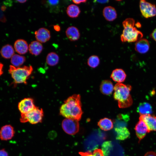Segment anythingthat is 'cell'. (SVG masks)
I'll return each mask as SVG.
<instances>
[{"instance_id": "6da1fadb", "label": "cell", "mask_w": 156, "mask_h": 156, "mask_svg": "<svg viewBox=\"0 0 156 156\" xmlns=\"http://www.w3.org/2000/svg\"><path fill=\"white\" fill-rule=\"evenodd\" d=\"M60 114L66 118L79 120L83 114L80 95L74 94L65 100L60 107Z\"/></svg>"}, {"instance_id": "7a4b0ae2", "label": "cell", "mask_w": 156, "mask_h": 156, "mask_svg": "<svg viewBox=\"0 0 156 156\" xmlns=\"http://www.w3.org/2000/svg\"><path fill=\"white\" fill-rule=\"evenodd\" d=\"M132 89L130 85L117 83L114 87V98L118 102L119 108H123L130 106L133 100L130 94Z\"/></svg>"}, {"instance_id": "3957f363", "label": "cell", "mask_w": 156, "mask_h": 156, "mask_svg": "<svg viewBox=\"0 0 156 156\" xmlns=\"http://www.w3.org/2000/svg\"><path fill=\"white\" fill-rule=\"evenodd\" d=\"M135 21L133 18L125 19L122 22L124 29L120 36L122 42H136L141 39L142 33L134 27Z\"/></svg>"}, {"instance_id": "277c9868", "label": "cell", "mask_w": 156, "mask_h": 156, "mask_svg": "<svg viewBox=\"0 0 156 156\" xmlns=\"http://www.w3.org/2000/svg\"><path fill=\"white\" fill-rule=\"evenodd\" d=\"M33 68L31 66L16 67L10 66L9 72L14 80V84L24 83L26 84L27 80L31 74Z\"/></svg>"}, {"instance_id": "5b68a950", "label": "cell", "mask_w": 156, "mask_h": 156, "mask_svg": "<svg viewBox=\"0 0 156 156\" xmlns=\"http://www.w3.org/2000/svg\"><path fill=\"white\" fill-rule=\"evenodd\" d=\"M101 150L104 156H125L121 146L113 141L104 142L102 145Z\"/></svg>"}, {"instance_id": "8992f818", "label": "cell", "mask_w": 156, "mask_h": 156, "mask_svg": "<svg viewBox=\"0 0 156 156\" xmlns=\"http://www.w3.org/2000/svg\"><path fill=\"white\" fill-rule=\"evenodd\" d=\"M44 116V112L42 109L36 107L31 111L25 114H21L20 122L22 123L28 122L32 124H35L42 122Z\"/></svg>"}, {"instance_id": "52a82bcc", "label": "cell", "mask_w": 156, "mask_h": 156, "mask_svg": "<svg viewBox=\"0 0 156 156\" xmlns=\"http://www.w3.org/2000/svg\"><path fill=\"white\" fill-rule=\"evenodd\" d=\"M62 126L64 131L70 135L76 134L79 129L78 121L70 118L64 119L62 122Z\"/></svg>"}, {"instance_id": "ba28073f", "label": "cell", "mask_w": 156, "mask_h": 156, "mask_svg": "<svg viewBox=\"0 0 156 156\" xmlns=\"http://www.w3.org/2000/svg\"><path fill=\"white\" fill-rule=\"evenodd\" d=\"M140 7L143 16L148 18L156 16V6L145 0H141Z\"/></svg>"}, {"instance_id": "9c48e42d", "label": "cell", "mask_w": 156, "mask_h": 156, "mask_svg": "<svg viewBox=\"0 0 156 156\" xmlns=\"http://www.w3.org/2000/svg\"><path fill=\"white\" fill-rule=\"evenodd\" d=\"M33 99L31 98H25L21 101L18 105L21 114L27 113L34 109L36 107Z\"/></svg>"}, {"instance_id": "30bf717a", "label": "cell", "mask_w": 156, "mask_h": 156, "mask_svg": "<svg viewBox=\"0 0 156 156\" xmlns=\"http://www.w3.org/2000/svg\"><path fill=\"white\" fill-rule=\"evenodd\" d=\"M135 130L139 141L143 139L147 133L150 132L145 122L140 119L135 126Z\"/></svg>"}, {"instance_id": "8fae6325", "label": "cell", "mask_w": 156, "mask_h": 156, "mask_svg": "<svg viewBox=\"0 0 156 156\" xmlns=\"http://www.w3.org/2000/svg\"><path fill=\"white\" fill-rule=\"evenodd\" d=\"M35 34L37 41L41 43L46 42L49 40L51 38L50 31L45 28H39L35 32Z\"/></svg>"}, {"instance_id": "7c38bea8", "label": "cell", "mask_w": 156, "mask_h": 156, "mask_svg": "<svg viewBox=\"0 0 156 156\" xmlns=\"http://www.w3.org/2000/svg\"><path fill=\"white\" fill-rule=\"evenodd\" d=\"M15 133L14 129L10 125L2 127L0 131V138L2 140H7L12 139Z\"/></svg>"}, {"instance_id": "4fadbf2b", "label": "cell", "mask_w": 156, "mask_h": 156, "mask_svg": "<svg viewBox=\"0 0 156 156\" xmlns=\"http://www.w3.org/2000/svg\"><path fill=\"white\" fill-rule=\"evenodd\" d=\"M139 119L145 122L150 131H156V116L151 114L140 115Z\"/></svg>"}, {"instance_id": "5bb4252c", "label": "cell", "mask_w": 156, "mask_h": 156, "mask_svg": "<svg viewBox=\"0 0 156 156\" xmlns=\"http://www.w3.org/2000/svg\"><path fill=\"white\" fill-rule=\"evenodd\" d=\"M15 51L20 54H24L29 50V46L26 41L22 39H19L15 41L14 44Z\"/></svg>"}, {"instance_id": "9a60e30c", "label": "cell", "mask_w": 156, "mask_h": 156, "mask_svg": "<svg viewBox=\"0 0 156 156\" xmlns=\"http://www.w3.org/2000/svg\"><path fill=\"white\" fill-rule=\"evenodd\" d=\"M103 14L105 19L109 21H113L117 17L116 11L115 9L112 6L105 7L103 9Z\"/></svg>"}, {"instance_id": "2e32d148", "label": "cell", "mask_w": 156, "mask_h": 156, "mask_svg": "<svg viewBox=\"0 0 156 156\" xmlns=\"http://www.w3.org/2000/svg\"><path fill=\"white\" fill-rule=\"evenodd\" d=\"M149 43L147 39H141L137 41L135 45V50L140 53H147L149 49Z\"/></svg>"}, {"instance_id": "e0dca14e", "label": "cell", "mask_w": 156, "mask_h": 156, "mask_svg": "<svg viewBox=\"0 0 156 156\" xmlns=\"http://www.w3.org/2000/svg\"><path fill=\"white\" fill-rule=\"evenodd\" d=\"M114 87L111 81L109 80H104L101 82L100 90L103 94L109 95L112 94L114 90Z\"/></svg>"}, {"instance_id": "ac0fdd59", "label": "cell", "mask_w": 156, "mask_h": 156, "mask_svg": "<svg viewBox=\"0 0 156 156\" xmlns=\"http://www.w3.org/2000/svg\"><path fill=\"white\" fill-rule=\"evenodd\" d=\"M126 77L125 71L121 69L117 68L113 70L111 74V77L118 83L124 81Z\"/></svg>"}, {"instance_id": "d6986e66", "label": "cell", "mask_w": 156, "mask_h": 156, "mask_svg": "<svg viewBox=\"0 0 156 156\" xmlns=\"http://www.w3.org/2000/svg\"><path fill=\"white\" fill-rule=\"evenodd\" d=\"M66 34L68 38L71 41L77 40L80 36L78 29L76 27L71 26L68 27L66 30Z\"/></svg>"}, {"instance_id": "ffe728a7", "label": "cell", "mask_w": 156, "mask_h": 156, "mask_svg": "<svg viewBox=\"0 0 156 156\" xmlns=\"http://www.w3.org/2000/svg\"><path fill=\"white\" fill-rule=\"evenodd\" d=\"M43 49V47L41 43L37 40L31 42L29 45V53L35 56L39 55Z\"/></svg>"}, {"instance_id": "44dd1931", "label": "cell", "mask_w": 156, "mask_h": 156, "mask_svg": "<svg viewBox=\"0 0 156 156\" xmlns=\"http://www.w3.org/2000/svg\"><path fill=\"white\" fill-rule=\"evenodd\" d=\"M114 130L116 134V139L119 140H124L129 136L130 133L126 127H116Z\"/></svg>"}, {"instance_id": "7402d4cb", "label": "cell", "mask_w": 156, "mask_h": 156, "mask_svg": "<svg viewBox=\"0 0 156 156\" xmlns=\"http://www.w3.org/2000/svg\"><path fill=\"white\" fill-rule=\"evenodd\" d=\"M98 125L101 129L105 131L110 130L113 127L112 120L107 118L100 119L98 123Z\"/></svg>"}, {"instance_id": "603a6c76", "label": "cell", "mask_w": 156, "mask_h": 156, "mask_svg": "<svg viewBox=\"0 0 156 156\" xmlns=\"http://www.w3.org/2000/svg\"><path fill=\"white\" fill-rule=\"evenodd\" d=\"M137 112L140 115L151 114L152 112L151 105L146 102L140 103L137 109Z\"/></svg>"}, {"instance_id": "cb8c5ba5", "label": "cell", "mask_w": 156, "mask_h": 156, "mask_svg": "<svg viewBox=\"0 0 156 156\" xmlns=\"http://www.w3.org/2000/svg\"><path fill=\"white\" fill-rule=\"evenodd\" d=\"M66 12L69 17L71 18H76L80 14L81 10L77 5L71 4L69 5L67 8Z\"/></svg>"}, {"instance_id": "d4e9b609", "label": "cell", "mask_w": 156, "mask_h": 156, "mask_svg": "<svg viewBox=\"0 0 156 156\" xmlns=\"http://www.w3.org/2000/svg\"><path fill=\"white\" fill-rule=\"evenodd\" d=\"M0 53L3 57L5 59H9L14 55V50L11 45L6 44L1 48Z\"/></svg>"}, {"instance_id": "484cf974", "label": "cell", "mask_w": 156, "mask_h": 156, "mask_svg": "<svg viewBox=\"0 0 156 156\" xmlns=\"http://www.w3.org/2000/svg\"><path fill=\"white\" fill-rule=\"evenodd\" d=\"M59 60V57L56 53L51 52L47 54L46 58V62L49 65L53 66L58 64Z\"/></svg>"}, {"instance_id": "4316f807", "label": "cell", "mask_w": 156, "mask_h": 156, "mask_svg": "<svg viewBox=\"0 0 156 156\" xmlns=\"http://www.w3.org/2000/svg\"><path fill=\"white\" fill-rule=\"evenodd\" d=\"M25 60V57L24 56L16 54L11 58V62L13 66L19 67L24 63Z\"/></svg>"}, {"instance_id": "83f0119b", "label": "cell", "mask_w": 156, "mask_h": 156, "mask_svg": "<svg viewBox=\"0 0 156 156\" xmlns=\"http://www.w3.org/2000/svg\"><path fill=\"white\" fill-rule=\"evenodd\" d=\"M100 63V59L99 57L96 55H92L88 59L87 64L90 67L95 68L98 66Z\"/></svg>"}, {"instance_id": "f1b7e54d", "label": "cell", "mask_w": 156, "mask_h": 156, "mask_svg": "<svg viewBox=\"0 0 156 156\" xmlns=\"http://www.w3.org/2000/svg\"><path fill=\"white\" fill-rule=\"evenodd\" d=\"M81 156H104L102 150L100 149H95L92 153L89 151L86 152H80Z\"/></svg>"}, {"instance_id": "f546056e", "label": "cell", "mask_w": 156, "mask_h": 156, "mask_svg": "<svg viewBox=\"0 0 156 156\" xmlns=\"http://www.w3.org/2000/svg\"><path fill=\"white\" fill-rule=\"evenodd\" d=\"M59 0H48L47 1V4L50 7H56L59 3Z\"/></svg>"}, {"instance_id": "4dcf8cb0", "label": "cell", "mask_w": 156, "mask_h": 156, "mask_svg": "<svg viewBox=\"0 0 156 156\" xmlns=\"http://www.w3.org/2000/svg\"><path fill=\"white\" fill-rule=\"evenodd\" d=\"M150 36L156 42V28L151 34Z\"/></svg>"}, {"instance_id": "1f68e13d", "label": "cell", "mask_w": 156, "mask_h": 156, "mask_svg": "<svg viewBox=\"0 0 156 156\" xmlns=\"http://www.w3.org/2000/svg\"><path fill=\"white\" fill-rule=\"evenodd\" d=\"M0 156H8V154L4 149H2L0 150Z\"/></svg>"}, {"instance_id": "d6a6232c", "label": "cell", "mask_w": 156, "mask_h": 156, "mask_svg": "<svg viewBox=\"0 0 156 156\" xmlns=\"http://www.w3.org/2000/svg\"><path fill=\"white\" fill-rule=\"evenodd\" d=\"M144 156H156V153L153 151H150L146 153Z\"/></svg>"}, {"instance_id": "836d02e7", "label": "cell", "mask_w": 156, "mask_h": 156, "mask_svg": "<svg viewBox=\"0 0 156 156\" xmlns=\"http://www.w3.org/2000/svg\"><path fill=\"white\" fill-rule=\"evenodd\" d=\"M72 1L74 3L76 4H79L81 3H85L87 1L86 0H72Z\"/></svg>"}, {"instance_id": "e575fe53", "label": "cell", "mask_w": 156, "mask_h": 156, "mask_svg": "<svg viewBox=\"0 0 156 156\" xmlns=\"http://www.w3.org/2000/svg\"><path fill=\"white\" fill-rule=\"evenodd\" d=\"M3 64L1 63H0V76H1L3 73Z\"/></svg>"}, {"instance_id": "d590c367", "label": "cell", "mask_w": 156, "mask_h": 156, "mask_svg": "<svg viewBox=\"0 0 156 156\" xmlns=\"http://www.w3.org/2000/svg\"><path fill=\"white\" fill-rule=\"evenodd\" d=\"M54 29L57 31H59L60 29V27L58 25H55L54 26Z\"/></svg>"}, {"instance_id": "8d00e7d4", "label": "cell", "mask_w": 156, "mask_h": 156, "mask_svg": "<svg viewBox=\"0 0 156 156\" xmlns=\"http://www.w3.org/2000/svg\"><path fill=\"white\" fill-rule=\"evenodd\" d=\"M101 3H103L107 2L108 1L107 0H103V1H97Z\"/></svg>"}, {"instance_id": "74e56055", "label": "cell", "mask_w": 156, "mask_h": 156, "mask_svg": "<svg viewBox=\"0 0 156 156\" xmlns=\"http://www.w3.org/2000/svg\"><path fill=\"white\" fill-rule=\"evenodd\" d=\"M135 25L137 27H140L141 26V25L139 23H137L135 24Z\"/></svg>"}, {"instance_id": "f35d334b", "label": "cell", "mask_w": 156, "mask_h": 156, "mask_svg": "<svg viewBox=\"0 0 156 156\" xmlns=\"http://www.w3.org/2000/svg\"><path fill=\"white\" fill-rule=\"evenodd\" d=\"M16 1L18 2L21 3H23L27 1L26 0H16Z\"/></svg>"}, {"instance_id": "ab89813d", "label": "cell", "mask_w": 156, "mask_h": 156, "mask_svg": "<svg viewBox=\"0 0 156 156\" xmlns=\"http://www.w3.org/2000/svg\"><path fill=\"white\" fill-rule=\"evenodd\" d=\"M6 9V8H5V7L4 6H2L1 7V9L3 11H4V10H5Z\"/></svg>"}]
</instances>
